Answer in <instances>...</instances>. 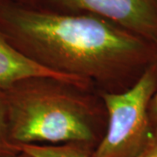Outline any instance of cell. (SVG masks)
<instances>
[{
	"instance_id": "cell-6",
	"label": "cell",
	"mask_w": 157,
	"mask_h": 157,
	"mask_svg": "<svg viewBox=\"0 0 157 157\" xmlns=\"http://www.w3.org/2000/svg\"><path fill=\"white\" fill-rule=\"evenodd\" d=\"M90 146L79 143L59 145L21 144L17 147L33 157H93Z\"/></svg>"
},
{
	"instance_id": "cell-5",
	"label": "cell",
	"mask_w": 157,
	"mask_h": 157,
	"mask_svg": "<svg viewBox=\"0 0 157 157\" xmlns=\"http://www.w3.org/2000/svg\"><path fill=\"white\" fill-rule=\"evenodd\" d=\"M51 79L58 83L83 87L87 81L58 73L26 56L0 33V92L33 79Z\"/></svg>"
},
{
	"instance_id": "cell-11",
	"label": "cell",
	"mask_w": 157,
	"mask_h": 157,
	"mask_svg": "<svg viewBox=\"0 0 157 157\" xmlns=\"http://www.w3.org/2000/svg\"><path fill=\"white\" fill-rule=\"evenodd\" d=\"M0 1H1V0H0ZM11 1L19 2V3H23V4H30L33 0H11Z\"/></svg>"
},
{
	"instance_id": "cell-3",
	"label": "cell",
	"mask_w": 157,
	"mask_h": 157,
	"mask_svg": "<svg viewBox=\"0 0 157 157\" xmlns=\"http://www.w3.org/2000/svg\"><path fill=\"white\" fill-rule=\"evenodd\" d=\"M157 89V62L128 89L102 94L108 114L107 132L93 157H136L147 144L154 128L149 106Z\"/></svg>"
},
{
	"instance_id": "cell-4",
	"label": "cell",
	"mask_w": 157,
	"mask_h": 157,
	"mask_svg": "<svg viewBox=\"0 0 157 157\" xmlns=\"http://www.w3.org/2000/svg\"><path fill=\"white\" fill-rule=\"evenodd\" d=\"M28 5L101 17L157 44V0H33Z\"/></svg>"
},
{
	"instance_id": "cell-9",
	"label": "cell",
	"mask_w": 157,
	"mask_h": 157,
	"mask_svg": "<svg viewBox=\"0 0 157 157\" xmlns=\"http://www.w3.org/2000/svg\"><path fill=\"white\" fill-rule=\"evenodd\" d=\"M149 115H150L152 123H157V89L153 96V99L149 106Z\"/></svg>"
},
{
	"instance_id": "cell-1",
	"label": "cell",
	"mask_w": 157,
	"mask_h": 157,
	"mask_svg": "<svg viewBox=\"0 0 157 157\" xmlns=\"http://www.w3.org/2000/svg\"><path fill=\"white\" fill-rule=\"evenodd\" d=\"M0 33L41 65L85 80L110 76L134 85L157 62L155 44L86 13L1 0Z\"/></svg>"
},
{
	"instance_id": "cell-8",
	"label": "cell",
	"mask_w": 157,
	"mask_h": 157,
	"mask_svg": "<svg viewBox=\"0 0 157 157\" xmlns=\"http://www.w3.org/2000/svg\"><path fill=\"white\" fill-rule=\"evenodd\" d=\"M136 157H157V123L154 124L151 137L147 144L140 155Z\"/></svg>"
},
{
	"instance_id": "cell-7",
	"label": "cell",
	"mask_w": 157,
	"mask_h": 157,
	"mask_svg": "<svg viewBox=\"0 0 157 157\" xmlns=\"http://www.w3.org/2000/svg\"><path fill=\"white\" fill-rule=\"evenodd\" d=\"M17 150H19L17 146L11 142L9 137L6 123V109L0 93V154L11 153Z\"/></svg>"
},
{
	"instance_id": "cell-2",
	"label": "cell",
	"mask_w": 157,
	"mask_h": 157,
	"mask_svg": "<svg viewBox=\"0 0 157 157\" xmlns=\"http://www.w3.org/2000/svg\"><path fill=\"white\" fill-rule=\"evenodd\" d=\"M21 82L0 92L11 141L21 144L79 143L95 139L93 118L83 101L54 86Z\"/></svg>"
},
{
	"instance_id": "cell-10",
	"label": "cell",
	"mask_w": 157,
	"mask_h": 157,
	"mask_svg": "<svg viewBox=\"0 0 157 157\" xmlns=\"http://www.w3.org/2000/svg\"><path fill=\"white\" fill-rule=\"evenodd\" d=\"M19 149V148H18ZM0 157H33L28 155L27 153L23 151L21 149L11 153H6V154H0Z\"/></svg>"
}]
</instances>
